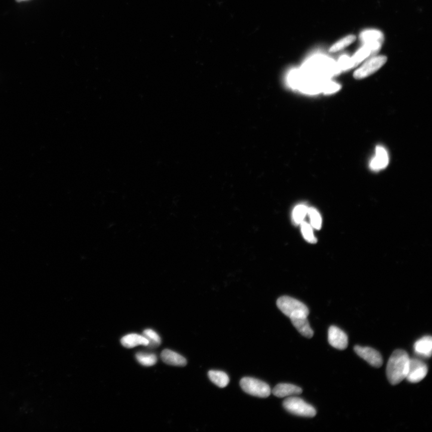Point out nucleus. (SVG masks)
<instances>
[{
	"instance_id": "obj_1",
	"label": "nucleus",
	"mask_w": 432,
	"mask_h": 432,
	"mask_svg": "<svg viewBox=\"0 0 432 432\" xmlns=\"http://www.w3.org/2000/svg\"><path fill=\"white\" fill-rule=\"evenodd\" d=\"M299 70L300 74L305 78L321 79H327L339 71L335 62L321 56L310 58Z\"/></svg>"
},
{
	"instance_id": "obj_2",
	"label": "nucleus",
	"mask_w": 432,
	"mask_h": 432,
	"mask_svg": "<svg viewBox=\"0 0 432 432\" xmlns=\"http://www.w3.org/2000/svg\"><path fill=\"white\" fill-rule=\"evenodd\" d=\"M410 358L402 349L394 351L389 358L387 376L390 384L396 385L405 379L408 373Z\"/></svg>"
},
{
	"instance_id": "obj_3",
	"label": "nucleus",
	"mask_w": 432,
	"mask_h": 432,
	"mask_svg": "<svg viewBox=\"0 0 432 432\" xmlns=\"http://www.w3.org/2000/svg\"><path fill=\"white\" fill-rule=\"evenodd\" d=\"M283 406L287 412L293 415L304 416V417H314L317 415V410L301 398L290 396L283 401Z\"/></svg>"
},
{
	"instance_id": "obj_4",
	"label": "nucleus",
	"mask_w": 432,
	"mask_h": 432,
	"mask_svg": "<svg viewBox=\"0 0 432 432\" xmlns=\"http://www.w3.org/2000/svg\"><path fill=\"white\" fill-rule=\"evenodd\" d=\"M240 386L244 392L253 396L266 398L271 393V388L266 383L251 377L242 378Z\"/></svg>"
},
{
	"instance_id": "obj_5",
	"label": "nucleus",
	"mask_w": 432,
	"mask_h": 432,
	"mask_svg": "<svg viewBox=\"0 0 432 432\" xmlns=\"http://www.w3.org/2000/svg\"><path fill=\"white\" fill-rule=\"evenodd\" d=\"M277 306L280 311L289 318L291 315L298 313V312H304V313L309 314V310L307 306L304 303L299 301L298 300L292 298V297L288 296L280 297L277 300Z\"/></svg>"
},
{
	"instance_id": "obj_6",
	"label": "nucleus",
	"mask_w": 432,
	"mask_h": 432,
	"mask_svg": "<svg viewBox=\"0 0 432 432\" xmlns=\"http://www.w3.org/2000/svg\"><path fill=\"white\" fill-rule=\"evenodd\" d=\"M387 61V58L384 56H375L370 58L354 72V78L362 79L368 77L381 69Z\"/></svg>"
},
{
	"instance_id": "obj_7",
	"label": "nucleus",
	"mask_w": 432,
	"mask_h": 432,
	"mask_svg": "<svg viewBox=\"0 0 432 432\" xmlns=\"http://www.w3.org/2000/svg\"><path fill=\"white\" fill-rule=\"evenodd\" d=\"M428 373V367L423 361L410 358L408 373L406 379L410 383H418L424 379Z\"/></svg>"
},
{
	"instance_id": "obj_8",
	"label": "nucleus",
	"mask_w": 432,
	"mask_h": 432,
	"mask_svg": "<svg viewBox=\"0 0 432 432\" xmlns=\"http://www.w3.org/2000/svg\"><path fill=\"white\" fill-rule=\"evenodd\" d=\"M308 315L304 312H298L291 315L290 318L293 326L303 336L311 339L314 336V333L309 324Z\"/></svg>"
},
{
	"instance_id": "obj_9",
	"label": "nucleus",
	"mask_w": 432,
	"mask_h": 432,
	"mask_svg": "<svg viewBox=\"0 0 432 432\" xmlns=\"http://www.w3.org/2000/svg\"><path fill=\"white\" fill-rule=\"evenodd\" d=\"M354 351L358 356L363 358L370 365L377 367H381L383 364V359L381 354L375 349L369 347H362L360 346H355Z\"/></svg>"
},
{
	"instance_id": "obj_10",
	"label": "nucleus",
	"mask_w": 432,
	"mask_h": 432,
	"mask_svg": "<svg viewBox=\"0 0 432 432\" xmlns=\"http://www.w3.org/2000/svg\"><path fill=\"white\" fill-rule=\"evenodd\" d=\"M380 42L368 43L365 44L364 47L360 49L351 58H349L350 69L356 67L367 57L376 53L381 48Z\"/></svg>"
},
{
	"instance_id": "obj_11",
	"label": "nucleus",
	"mask_w": 432,
	"mask_h": 432,
	"mask_svg": "<svg viewBox=\"0 0 432 432\" xmlns=\"http://www.w3.org/2000/svg\"><path fill=\"white\" fill-rule=\"evenodd\" d=\"M328 341L333 347L344 350L348 345V338L346 334L336 326H331L328 332Z\"/></svg>"
},
{
	"instance_id": "obj_12",
	"label": "nucleus",
	"mask_w": 432,
	"mask_h": 432,
	"mask_svg": "<svg viewBox=\"0 0 432 432\" xmlns=\"http://www.w3.org/2000/svg\"><path fill=\"white\" fill-rule=\"evenodd\" d=\"M275 396L279 398L297 396L302 393V388L291 384H279L271 391Z\"/></svg>"
},
{
	"instance_id": "obj_13",
	"label": "nucleus",
	"mask_w": 432,
	"mask_h": 432,
	"mask_svg": "<svg viewBox=\"0 0 432 432\" xmlns=\"http://www.w3.org/2000/svg\"><path fill=\"white\" fill-rule=\"evenodd\" d=\"M161 358L164 362L168 365L184 367L187 364V360L185 357L170 349H165L162 351Z\"/></svg>"
},
{
	"instance_id": "obj_14",
	"label": "nucleus",
	"mask_w": 432,
	"mask_h": 432,
	"mask_svg": "<svg viewBox=\"0 0 432 432\" xmlns=\"http://www.w3.org/2000/svg\"><path fill=\"white\" fill-rule=\"evenodd\" d=\"M413 349L416 354L424 357H430L432 351V339L430 336H426L418 340Z\"/></svg>"
},
{
	"instance_id": "obj_15",
	"label": "nucleus",
	"mask_w": 432,
	"mask_h": 432,
	"mask_svg": "<svg viewBox=\"0 0 432 432\" xmlns=\"http://www.w3.org/2000/svg\"><path fill=\"white\" fill-rule=\"evenodd\" d=\"M388 164V157L387 152L381 147H376V156L370 164L372 169L378 171L384 169Z\"/></svg>"
},
{
	"instance_id": "obj_16",
	"label": "nucleus",
	"mask_w": 432,
	"mask_h": 432,
	"mask_svg": "<svg viewBox=\"0 0 432 432\" xmlns=\"http://www.w3.org/2000/svg\"><path fill=\"white\" fill-rule=\"evenodd\" d=\"M122 346L127 348H133L137 346L142 345L147 346L149 341L143 335L137 334H129L125 336L121 340Z\"/></svg>"
},
{
	"instance_id": "obj_17",
	"label": "nucleus",
	"mask_w": 432,
	"mask_h": 432,
	"mask_svg": "<svg viewBox=\"0 0 432 432\" xmlns=\"http://www.w3.org/2000/svg\"><path fill=\"white\" fill-rule=\"evenodd\" d=\"M210 381L219 388H225L229 383V378L226 373L218 370H210L208 373Z\"/></svg>"
},
{
	"instance_id": "obj_18",
	"label": "nucleus",
	"mask_w": 432,
	"mask_h": 432,
	"mask_svg": "<svg viewBox=\"0 0 432 432\" xmlns=\"http://www.w3.org/2000/svg\"><path fill=\"white\" fill-rule=\"evenodd\" d=\"M356 40V37L354 35H348L335 43L330 49V53H337L340 51L344 50L346 47L353 43Z\"/></svg>"
},
{
	"instance_id": "obj_19",
	"label": "nucleus",
	"mask_w": 432,
	"mask_h": 432,
	"mask_svg": "<svg viewBox=\"0 0 432 432\" xmlns=\"http://www.w3.org/2000/svg\"><path fill=\"white\" fill-rule=\"evenodd\" d=\"M136 358L141 365L147 367L155 365L158 361V358L155 354L146 352H137Z\"/></svg>"
},
{
	"instance_id": "obj_20",
	"label": "nucleus",
	"mask_w": 432,
	"mask_h": 432,
	"mask_svg": "<svg viewBox=\"0 0 432 432\" xmlns=\"http://www.w3.org/2000/svg\"><path fill=\"white\" fill-rule=\"evenodd\" d=\"M308 207L304 204L297 205L294 208L293 213V222L296 225H299L304 221L305 217L308 214Z\"/></svg>"
},
{
	"instance_id": "obj_21",
	"label": "nucleus",
	"mask_w": 432,
	"mask_h": 432,
	"mask_svg": "<svg viewBox=\"0 0 432 432\" xmlns=\"http://www.w3.org/2000/svg\"><path fill=\"white\" fill-rule=\"evenodd\" d=\"M143 336L149 341V345L147 346H149L150 348H157L161 344L160 336L154 330L151 329L144 330Z\"/></svg>"
},
{
	"instance_id": "obj_22",
	"label": "nucleus",
	"mask_w": 432,
	"mask_h": 432,
	"mask_svg": "<svg viewBox=\"0 0 432 432\" xmlns=\"http://www.w3.org/2000/svg\"><path fill=\"white\" fill-rule=\"evenodd\" d=\"M300 225H301L302 234L305 240L310 243H316L317 239L315 237L313 227L311 225L305 221H303Z\"/></svg>"
},
{
	"instance_id": "obj_23",
	"label": "nucleus",
	"mask_w": 432,
	"mask_h": 432,
	"mask_svg": "<svg viewBox=\"0 0 432 432\" xmlns=\"http://www.w3.org/2000/svg\"><path fill=\"white\" fill-rule=\"evenodd\" d=\"M308 214L310 217L311 225L315 229H320L322 225L321 214L314 208H308Z\"/></svg>"
},
{
	"instance_id": "obj_24",
	"label": "nucleus",
	"mask_w": 432,
	"mask_h": 432,
	"mask_svg": "<svg viewBox=\"0 0 432 432\" xmlns=\"http://www.w3.org/2000/svg\"><path fill=\"white\" fill-rule=\"evenodd\" d=\"M382 38L381 34L377 31H367L361 35V39L365 44L374 42L381 43Z\"/></svg>"
},
{
	"instance_id": "obj_25",
	"label": "nucleus",
	"mask_w": 432,
	"mask_h": 432,
	"mask_svg": "<svg viewBox=\"0 0 432 432\" xmlns=\"http://www.w3.org/2000/svg\"><path fill=\"white\" fill-rule=\"evenodd\" d=\"M340 89H341V85L335 82L327 81V79L323 85V92L326 94H332L336 93Z\"/></svg>"
},
{
	"instance_id": "obj_26",
	"label": "nucleus",
	"mask_w": 432,
	"mask_h": 432,
	"mask_svg": "<svg viewBox=\"0 0 432 432\" xmlns=\"http://www.w3.org/2000/svg\"><path fill=\"white\" fill-rule=\"evenodd\" d=\"M17 1L18 2H20L24 1V0H17Z\"/></svg>"
}]
</instances>
